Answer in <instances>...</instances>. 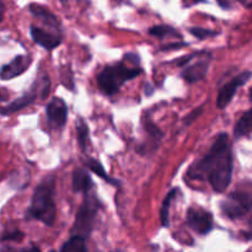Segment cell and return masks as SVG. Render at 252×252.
Listing matches in <instances>:
<instances>
[{"label": "cell", "mask_w": 252, "mask_h": 252, "mask_svg": "<svg viewBox=\"0 0 252 252\" xmlns=\"http://www.w3.org/2000/svg\"><path fill=\"white\" fill-rule=\"evenodd\" d=\"M32 64V58L30 56H16L11 62L1 66L0 69V79L1 80H11L24 74Z\"/></svg>", "instance_id": "obj_8"}, {"label": "cell", "mask_w": 252, "mask_h": 252, "mask_svg": "<svg viewBox=\"0 0 252 252\" xmlns=\"http://www.w3.org/2000/svg\"><path fill=\"white\" fill-rule=\"evenodd\" d=\"M187 225L199 235H207L214 228L213 216L202 208H189L186 216Z\"/></svg>", "instance_id": "obj_6"}, {"label": "cell", "mask_w": 252, "mask_h": 252, "mask_svg": "<svg viewBox=\"0 0 252 252\" xmlns=\"http://www.w3.org/2000/svg\"><path fill=\"white\" fill-rule=\"evenodd\" d=\"M193 57H194V54H189V56L182 57V58L177 59V61L175 62V63H176L179 66H185L187 63H189V62L192 61V58H193Z\"/></svg>", "instance_id": "obj_26"}, {"label": "cell", "mask_w": 252, "mask_h": 252, "mask_svg": "<svg viewBox=\"0 0 252 252\" xmlns=\"http://www.w3.org/2000/svg\"><path fill=\"white\" fill-rule=\"evenodd\" d=\"M177 193H179V189H172L171 192H169V194L166 196V198L164 199V203H162V208H161V213H160V218H161V225L164 228H169L170 225V204L171 202L176 198Z\"/></svg>", "instance_id": "obj_19"}, {"label": "cell", "mask_w": 252, "mask_h": 252, "mask_svg": "<svg viewBox=\"0 0 252 252\" xmlns=\"http://www.w3.org/2000/svg\"><path fill=\"white\" fill-rule=\"evenodd\" d=\"M233 170L230 140L226 133H220L203 159L193 164L189 175L193 180H207L214 191L223 193L230 185Z\"/></svg>", "instance_id": "obj_1"}, {"label": "cell", "mask_w": 252, "mask_h": 252, "mask_svg": "<svg viewBox=\"0 0 252 252\" xmlns=\"http://www.w3.org/2000/svg\"><path fill=\"white\" fill-rule=\"evenodd\" d=\"M0 252H41L38 246H30V248H24V249H16L12 248L10 245H2L0 249Z\"/></svg>", "instance_id": "obj_23"}, {"label": "cell", "mask_w": 252, "mask_h": 252, "mask_svg": "<svg viewBox=\"0 0 252 252\" xmlns=\"http://www.w3.org/2000/svg\"><path fill=\"white\" fill-rule=\"evenodd\" d=\"M30 32H31L32 39H33L38 46L43 47L47 51H53V49L57 48L62 42V38L59 34L51 33V32L46 31V30L41 29V27L31 26Z\"/></svg>", "instance_id": "obj_10"}, {"label": "cell", "mask_w": 252, "mask_h": 252, "mask_svg": "<svg viewBox=\"0 0 252 252\" xmlns=\"http://www.w3.org/2000/svg\"><path fill=\"white\" fill-rule=\"evenodd\" d=\"M26 214L29 219L41 221L47 226L53 225L57 217L53 179H46L34 189Z\"/></svg>", "instance_id": "obj_2"}, {"label": "cell", "mask_w": 252, "mask_h": 252, "mask_svg": "<svg viewBox=\"0 0 252 252\" xmlns=\"http://www.w3.org/2000/svg\"><path fill=\"white\" fill-rule=\"evenodd\" d=\"M218 1V4L220 5L223 9H230L231 5H230V1L229 0H217Z\"/></svg>", "instance_id": "obj_27"}, {"label": "cell", "mask_w": 252, "mask_h": 252, "mask_svg": "<svg viewBox=\"0 0 252 252\" xmlns=\"http://www.w3.org/2000/svg\"><path fill=\"white\" fill-rule=\"evenodd\" d=\"M98 209H100V202L97 197L95 194H91L90 192L85 193V199L75 216V221L71 228V235L80 236L88 240L95 226Z\"/></svg>", "instance_id": "obj_4"}, {"label": "cell", "mask_w": 252, "mask_h": 252, "mask_svg": "<svg viewBox=\"0 0 252 252\" xmlns=\"http://www.w3.org/2000/svg\"><path fill=\"white\" fill-rule=\"evenodd\" d=\"M84 162H85L86 167H88L90 171H93L94 174L97 175L98 177H101V179L105 180V181L110 182V184H112L113 186H116V185H117V181H116V180L111 179V177L108 176V174L106 172V170L103 169V166L101 165L100 161H97L96 159H91V158H89V159H86Z\"/></svg>", "instance_id": "obj_18"}, {"label": "cell", "mask_w": 252, "mask_h": 252, "mask_svg": "<svg viewBox=\"0 0 252 252\" xmlns=\"http://www.w3.org/2000/svg\"><path fill=\"white\" fill-rule=\"evenodd\" d=\"M142 71L139 66L130 68L126 62H121L115 65H107L98 74L97 85L103 94L112 96L120 91L123 84L137 78Z\"/></svg>", "instance_id": "obj_3"}, {"label": "cell", "mask_w": 252, "mask_h": 252, "mask_svg": "<svg viewBox=\"0 0 252 252\" xmlns=\"http://www.w3.org/2000/svg\"><path fill=\"white\" fill-rule=\"evenodd\" d=\"M211 59V56H209L207 59H202V61L187 66V68L182 71V78L189 84L197 83V81L204 79L206 78L207 73H208Z\"/></svg>", "instance_id": "obj_12"}, {"label": "cell", "mask_w": 252, "mask_h": 252, "mask_svg": "<svg viewBox=\"0 0 252 252\" xmlns=\"http://www.w3.org/2000/svg\"><path fill=\"white\" fill-rule=\"evenodd\" d=\"M111 252H125L123 250H113V251H111Z\"/></svg>", "instance_id": "obj_31"}, {"label": "cell", "mask_w": 252, "mask_h": 252, "mask_svg": "<svg viewBox=\"0 0 252 252\" xmlns=\"http://www.w3.org/2000/svg\"><path fill=\"white\" fill-rule=\"evenodd\" d=\"M61 1H63V2H64V1H66V0H61Z\"/></svg>", "instance_id": "obj_32"}, {"label": "cell", "mask_w": 252, "mask_h": 252, "mask_svg": "<svg viewBox=\"0 0 252 252\" xmlns=\"http://www.w3.org/2000/svg\"><path fill=\"white\" fill-rule=\"evenodd\" d=\"M4 12H5V4H4V0H0V22H1L2 17H4Z\"/></svg>", "instance_id": "obj_28"}, {"label": "cell", "mask_w": 252, "mask_h": 252, "mask_svg": "<svg viewBox=\"0 0 252 252\" xmlns=\"http://www.w3.org/2000/svg\"><path fill=\"white\" fill-rule=\"evenodd\" d=\"M29 10L34 17L41 20V21L43 22V24H46L47 26L52 27V29H58V19H57V16H54L47 7L38 4H30Z\"/></svg>", "instance_id": "obj_14"}, {"label": "cell", "mask_w": 252, "mask_h": 252, "mask_svg": "<svg viewBox=\"0 0 252 252\" xmlns=\"http://www.w3.org/2000/svg\"><path fill=\"white\" fill-rule=\"evenodd\" d=\"M47 117H48L49 122L52 125L57 126V127L62 128L66 123V118H68V107L66 103L64 102L62 98L54 97L49 101L46 108Z\"/></svg>", "instance_id": "obj_9"}, {"label": "cell", "mask_w": 252, "mask_h": 252, "mask_svg": "<svg viewBox=\"0 0 252 252\" xmlns=\"http://www.w3.org/2000/svg\"><path fill=\"white\" fill-rule=\"evenodd\" d=\"M73 189L75 192H81L84 194L94 189V182L88 171L80 167L75 169L73 175Z\"/></svg>", "instance_id": "obj_13"}, {"label": "cell", "mask_w": 252, "mask_h": 252, "mask_svg": "<svg viewBox=\"0 0 252 252\" xmlns=\"http://www.w3.org/2000/svg\"><path fill=\"white\" fill-rule=\"evenodd\" d=\"M251 76L252 71L246 70L240 73L239 75H236L234 79H231L229 83H226L225 85L220 89V91H219L218 94V98H217V106H218V108L223 110V108L228 107L229 103L233 101L238 89L240 88V86L245 85V84L250 80Z\"/></svg>", "instance_id": "obj_7"}, {"label": "cell", "mask_w": 252, "mask_h": 252, "mask_svg": "<svg viewBox=\"0 0 252 252\" xmlns=\"http://www.w3.org/2000/svg\"><path fill=\"white\" fill-rule=\"evenodd\" d=\"M189 31V33H192L194 37H197V38L199 39H206V38H209V37H214L218 34V32L217 31L203 29V27H191Z\"/></svg>", "instance_id": "obj_21"}, {"label": "cell", "mask_w": 252, "mask_h": 252, "mask_svg": "<svg viewBox=\"0 0 252 252\" xmlns=\"http://www.w3.org/2000/svg\"><path fill=\"white\" fill-rule=\"evenodd\" d=\"M59 252H89L88 245H86V239L80 236L71 235L69 240L62 245Z\"/></svg>", "instance_id": "obj_16"}, {"label": "cell", "mask_w": 252, "mask_h": 252, "mask_svg": "<svg viewBox=\"0 0 252 252\" xmlns=\"http://www.w3.org/2000/svg\"><path fill=\"white\" fill-rule=\"evenodd\" d=\"M36 98H37V91L34 90V86H32L31 90H30L29 93L24 94L21 97L16 98V100H14L12 102L7 103L6 106L0 107V115L9 116L11 115V113L19 112V111L24 110V108H26L27 106L31 105V103H33Z\"/></svg>", "instance_id": "obj_11"}, {"label": "cell", "mask_w": 252, "mask_h": 252, "mask_svg": "<svg viewBox=\"0 0 252 252\" xmlns=\"http://www.w3.org/2000/svg\"><path fill=\"white\" fill-rule=\"evenodd\" d=\"M252 134V108L246 111L234 127V137L236 139Z\"/></svg>", "instance_id": "obj_15"}, {"label": "cell", "mask_w": 252, "mask_h": 252, "mask_svg": "<svg viewBox=\"0 0 252 252\" xmlns=\"http://www.w3.org/2000/svg\"><path fill=\"white\" fill-rule=\"evenodd\" d=\"M49 252H56V251H54V250H51Z\"/></svg>", "instance_id": "obj_33"}, {"label": "cell", "mask_w": 252, "mask_h": 252, "mask_svg": "<svg viewBox=\"0 0 252 252\" xmlns=\"http://www.w3.org/2000/svg\"><path fill=\"white\" fill-rule=\"evenodd\" d=\"M249 98H250V101L252 102V88L250 89V91H249Z\"/></svg>", "instance_id": "obj_29"}, {"label": "cell", "mask_w": 252, "mask_h": 252, "mask_svg": "<svg viewBox=\"0 0 252 252\" xmlns=\"http://www.w3.org/2000/svg\"><path fill=\"white\" fill-rule=\"evenodd\" d=\"M25 234L20 231L19 229H12V230H6L0 238V241L6 243V241H21L24 239Z\"/></svg>", "instance_id": "obj_22"}, {"label": "cell", "mask_w": 252, "mask_h": 252, "mask_svg": "<svg viewBox=\"0 0 252 252\" xmlns=\"http://www.w3.org/2000/svg\"><path fill=\"white\" fill-rule=\"evenodd\" d=\"M220 211L230 220L243 218L252 211V196L241 191L231 192L220 203Z\"/></svg>", "instance_id": "obj_5"}, {"label": "cell", "mask_w": 252, "mask_h": 252, "mask_svg": "<svg viewBox=\"0 0 252 252\" xmlns=\"http://www.w3.org/2000/svg\"><path fill=\"white\" fill-rule=\"evenodd\" d=\"M184 46H186V43L185 42H180V43H170V44H166V46L162 47V51H174V49H180L182 48Z\"/></svg>", "instance_id": "obj_25"}, {"label": "cell", "mask_w": 252, "mask_h": 252, "mask_svg": "<svg viewBox=\"0 0 252 252\" xmlns=\"http://www.w3.org/2000/svg\"><path fill=\"white\" fill-rule=\"evenodd\" d=\"M202 111H203V106H201V107H198V108H196V110L192 111V112L189 113V115H187L186 117H185V120H184L185 125H186V126L191 125V123L193 122L194 120H197V118H198L199 116H201Z\"/></svg>", "instance_id": "obj_24"}, {"label": "cell", "mask_w": 252, "mask_h": 252, "mask_svg": "<svg viewBox=\"0 0 252 252\" xmlns=\"http://www.w3.org/2000/svg\"><path fill=\"white\" fill-rule=\"evenodd\" d=\"M4 100H5L4 95H2V94H1V91H0V102H1V101H4Z\"/></svg>", "instance_id": "obj_30"}, {"label": "cell", "mask_w": 252, "mask_h": 252, "mask_svg": "<svg viewBox=\"0 0 252 252\" xmlns=\"http://www.w3.org/2000/svg\"><path fill=\"white\" fill-rule=\"evenodd\" d=\"M149 33L152 36L158 37V38H164V37L174 36L176 38H181V33H180L177 30H175L174 27L170 26H164V25H159V26H153L149 30Z\"/></svg>", "instance_id": "obj_20"}, {"label": "cell", "mask_w": 252, "mask_h": 252, "mask_svg": "<svg viewBox=\"0 0 252 252\" xmlns=\"http://www.w3.org/2000/svg\"><path fill=\"white\" fill-rule=\"evenodd\" d=\"M76 138H78L79 147L83 152H86L90 145V130H89L88 125L81 118L76 123Z\"/></svg>", "instance_id": "obj_17"}]
</instances>
